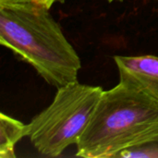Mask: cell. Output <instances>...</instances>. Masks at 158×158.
Listing matches in <instances>:
<instances>
[{
    "instance_id": "1",
    "label": "cell",
    "mask_w": 158,
    "mask_h": 158,
    "mask_svg": "<svg viewBox=\"0 0 158 158\" xmlns=\"http://www.w3.org/2000/svg\"><path fill=\"white\" fill-rule=\"evenodd\" d=\"M0 43L56 88L78 81L81 59L47 8L0 5Z\"/></svg>"
},
{
    "instance_id": "2",
    "label": "cell",
    "mask_w": 158,
    "mask_h": 158,
    "mask_svg": "<svg viewBox=\"0 0 158 158\" xmlns=\"http://www.w3.org/2000/svg\"><path fill=\"white\" fill-rule=\"evenodd\" d=\"M158 139V102L119 81L104 91L77 145V156L111 158Z\"/></svg>"
},
{
    "instance_id": "3",
    "label": "cell",
    "mask_w": 158,
    "mask_h": 158,
    "mask_svg": "<svg viewBox=\"0 0 158 158\" xmlns=\"http://www.w3.org/2000/svg\"><path fill=\"white\" fill-rule=\"evenodd\" d=\"M104 90L77 81L57 88L52 104L27 124V137L43 156H59L77 144Z\"/></svg>"
},
{
    "instance_id": "4",
    "label": "cell",
    "mask_w": 158,
    "mask_h": 158,
    "mask_svg": "<svg viewBox=\"0 0 158 158\" xmlns=\"http://www.w3.org/2000/svg\"><path fill=\"white\" fill-rule=\"evenodd\" d=\"M119 81L134 87L158 102V57L152 55L116 56Z\"/></svg>"
},
{
    "instance_id": "5",
    "label": "cell",
    "mask_w": 158,
    "mask_h": 158,
    "mask_svg": "<svg viewBox=\"0 0 158 158\" xmlns=\"http://www.w3.org/2000/svg\"><path fill=\"white\" fill-rule=\"evenodd\" d=\"M27 136V125L0 113V158H15V146Z\"/></svg>"
},
{
    "instance_id": "6",
    "label": "cell",
    "mask_w": 158,
    "mask_h": 158,
    "mask_svg": "<svg viewBox=\"0 0 158 158\" xmlns=\"http://www.w3.org/2000/svg\"><path fill=\"white\" fill-rule=\"evenodd\" d=\"M158 158V139L143 146L128 149L117 158Z\"/></svg>"
},
{
    "instance_id": "7",
    "label": "cell",
    "mask_w": 158,
    "mask_h": 158,
    "mask_svg": "<svg viewBox=\"0 0 158 158\" xmlns=\"http://www.w3.org/2000/svg\"><path fill=\"white\" fill-rule=\"evenodd\" d=\"M65 0H0V5L5 4H19V5H31L40 7L50 9V7L56 2L64 3Z\"/></svg>"
},
{
    "instance_id": "8",
    "label": "cell",
    "mask_w": 158,
    "mask_h": 158,
    "mask_svg": "<svg viewBox=\"0 0 158 158\" xmlns=\"http://www.w3.org/2000/svg\"><path fill=\"white\" fill-rule=\"evenodd\" d=\"M107 1H108V2H113L114 0H107Z\"/></svg>"
}]
</instances>
